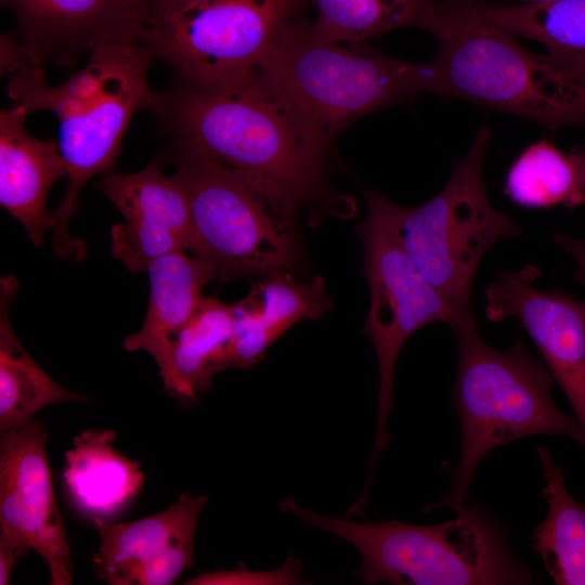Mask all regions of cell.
<instances>
[{
    "mask_svg": "<svg viewBox=\"0 0 585 585\" xmlns=\"http://www.w3.org/2000/svg\"><path fill=\"white\" fill-rule=\"evenodd\" d=\"M174 152L226 170L295 213L322 185L287 115L258 75L218 86L179 83L154 107Z\"/></svg>",
    "mask_w": 585,
    "mask_h": 585,
    "instance_id": "cell-1",
    "label": "cell"
},
{
    "mask_svg": "<svg viewBox=\"0 0 585 585\" xmlns=\"http://www.w3.org/2000/svg\"><path fill=\"white\" fill-rule=\"evenodd\" d=\"M257 75L322 171L343 127L421 92L433 93L435 84L432 62L408 63L364 43H330L298 17L285 27Z\"/></svg>",
    "mask_w": 585,
    "mask_h": 585,
    "instance_id": "cell-2",
    "label": "cell"
},
{
    "mask_svg": "<svg viewBox=\"0 0 585 585\" xmlns=\"http://www.w3.org/2000/svg\"><path fill=\"white\" fill-rule=\"evenodd\" d=\"M417 26L439 50L433 93L473 101L548 127L585 125V84L554 55L466 12L432 4Z\"/></svg>",
    "mask_w": 585,
    "mask_h": 585,
    "instance_id": "cell-3",
    "label": "cell"
},
{
    "mask_svg": "<svg viewBox=\"0 0 585 585\" xmlns=\"http://www.w3.org/2000/svg\"><path fill=\"white\" fill-rule=\"evenodd\" d=\"M282 509L352 544L361 555L354 574L367 584H533L530 570L510 551L499 524L467 500L453 520L417 525L398 519L353 522L328 517L283 497Z\"/></svg>",
    "mask_w": 585,
    "mask_h": 585,
    "instance_id": "cell-4",
    "label": "cell"
},
{
    "mask_svg": "<svg viewBox=\"0 0 585 585\" xmlns=\"http://www.w3.org/2000/svg\"><path fill=\"white\" fill-rule=\"evenodd\" d=\"M458 356L452 404L461 428V451L447 495L429 509L460 511L482 458L494 448L538 434L569 438L585 448L574 415L551 395L554 377L521 342L506 350L487 344L478 325L456 329Z\"/></svg>",
    "mask_w": 585,
    "mask_h": 585,
    "instance_id": "cell-5",
    "label": "cell"
},
{
    "mask_svg": "<svg viewBox=\"0 0 585 585\" xmlns=\"http://www.w3.org/2000/svg\"><path fill=\"white\" fill-rule=\"evenodd\" d=\"M490 138L483 125L446 185L427 203L403 207L384 196L403 248L465 324L477 323L470 295L482 258L496 243L522 231L489 199L482 165Z\"/></svg>",
    "mask_w": 585,
    "mask_h": 585,
    "instance_id": "cell-6",
    "label": "cell"
},
{
    "mask_svg": "<svg viewBox=\"0 0 585 585\" xmlns=\"http://www.w3.org/2000/svg\"><path fill=\"white\" fill-rule=\"evenodd\" d=\"M174 162L173 178L191 211L188 250L214 270L217 280L269 275L294 264L295 213L203 158L174 152Z\"/></svg>",
    "mask_w": 585,
    "mask_h": 585,
    "instance_id": "cell-7",
    "label": "cell"
},
{
    "mask_svg": "<svg viewBox=\"0 0 585 585\" xmlns=\"http://www.w3.org/2000/svg\"><path fill=\"white\" fill-rule=\"evenodd\" d=\"M367 217L358 225L364 248V274L370 299L364 334L378 361V421L369 467L389 443L388 421L393 407V374L405 341L421 327L443 322L453 332L465 324L445 298L428 282L403 248L385 209L384 195L366 193ZM477 324V323H474Z\"/></svg>",
    "mask_w": 585,
    "mask_h": 585,
    "instance_id": "cell-8",
    "label": "cell"
},
{
    "mask_svg": "<svg viewBox=\"0 0 585 585\" xmlns=\"http://www.w3.org/2000/svg\"><path fill=\"white\" fill-rule=\"evenodd\" d=\"M100 66L98 91L74 115L60 120L58 145L67 168V190L52 212L54 255L76 262L87 247L68 233L80 191L88 180L110 171L122 136L132 116L157 104L159 93L147 82V70L155 56L141 40L102 44L90 52Z\"/></svg>",
    "mask_w": 585,
    "mask_h": 585,
    "instance_id": "cell-9",
    "label": "cell"
},
{
    "mask_svg": "<svg viewBox=\"0 0 585 585\" xmlns=\"http://www.w3.org/2000/svg\"><path fill=\"white\" fill-rule=\"evenodd\" d=\"M308 0H209L159 24L141 41L180 80L218 86L257 74Z\"/></svg>",
    "mask_w": 585,
    "mask_h": 585,
    "instance_id": "cell-10",
    "label": "cell"
},
{
    "mask_svg": "<svg viewBox=\"0 0 585 585\" xmlns=\"http://www.w3.org/2000/svg\"><path fill=\"white\" fill-rule=\"evenodd\" d=\"M47 430L31 420L0 434V543L17 557L29 549L47 562L50 583L73 582L66 531L56 505L47 457Z\"/></svg>",
    "mask_w": 585,
    "mask_h": 585,
    "instance_id": "cell-11",
    "label": "cell"
},
{
    "mask_svg": "<svg viewBox=\"0 0 585 585\" xmlns=\"http://www.w3.org/2000/svg\"><path fill=\"white\" fill-rule=\"evenodd\" d=\"M535 264L499 273L485 288L486 320L516 318L532 338L585 434V300L535 285Z\"/></svg>",
    "mask_w": 585,
    "mask_h": 585,
    "instance_id": "cell-12",
    "label": "cell"
},
{
    "mask_svg": "<svg viewBox=\"0 0 585 585\" xmlns=\"http://www.w3.org/2000/svg\"><path fill=\"white\" fill-rule=\"evenodd\" d=\"M207 495L183 493L169 508L131 521L92 518L100 548L92 561L110 585H169L192 568L194 541Z\"/></svg>",
    "mask_w": 585,
    "mask_h": 585,
    "instance_id": "cell-13",
    "label": "cell"
},
{
    "mask_svg": "<svg viewBox=\"0 0 585 585\" xmlns=\"http://www.w3.org/2000/svg\"><path fill=\"white\" fill-rule=\"evenodd\" d=\"M96 187L123 217L110 229V250L131 272L147 271L157 258L188 250L187 197L173 176H165L157 164L133 173L109 171Z\"/></svg>",
    "mask_w": 585,
    "mask_h": 585,
    "instance_id": "cell-14",
    "label": "cell"
},
{
    "mask_svg": "<svg viewBox=\"0 0 585 585\" xmlns=\"http://www.w3.org/2000/svg\"><path fill=\"white\" fill-rule=\"evenodd\" d=\"M16 16L27 65L70 66L86 52L140 40L141 0H1Z\"/></svg>",
    "mask_w": 585,
    "mask_h": 585,
    "instance_id": "cell-15",
    "label": "cell"
},
{
    "mask_svg": "<svg viewBox=\"0 0 585 585\" xmlns=\"http://www.w3.org/2000/svg\"><path fill=\"white\" fill-rule=\"evenodd\" d=\"M28 112L15 103L0 114V204L40 247L43 234L54 227L46 208L52 185L67 177L58 142L38 140L24 128Z\"/></svg>",
    "mask_w": 585,
    "mask_h": 585,
    "instance_id": "cell-16",
    "label": "cell"
},
{
    "mask_svg": "<svg viewBox=\"0 0 585 585\" xmlns=\"http://www.w3.org/2000/svg\"><path fill=\"white\" fill-rule=\"evenodd\" d=\"M233 308L226 368H248L261 361L266 349L291 326L324 315L330 302L321 277L300 283L289 274L276 272L257 282Z\"/></svg>",
    "mask_w": 585,
    "mask_h": 585,
    "instance_id": "cell-17",
    "label": "cell"
},
{
    "mask_svg": "<svg viewBox=\"0 0 585 585\" xmlns=\"http://www.w3.org/2000/svg\"><path fill=\"white\" fill-rule=\"evenodd\" d=\"M147 272L151 291L145 321L139 332L123 340V348L148 352L166 382L170 340L194 314L204 298V287L217 275L208 263L183 251L157 258Z\"/></svg>",
    "mask_w": 585,
    "mask_h": 585,
    "instance_id": "cell-18",
    "label": "cell"
},
{
    "mask_svg": "<svg viewBox=\"0 0 585 585\" xmlns=\"http://www.w3.org/2000/svg\"><path fill=\"white\" fill-rule=\"evenodd\" d=\"M114 430H84L65 453L64 482L75 506L94 517L119 514L139 494L144 482L140 461L113 446Z\"/></svg>",
    "mask_w": 585,
    "mask_h": 585,
    "instance_id": "cell-19",
    "label": "cell"
},
{
    "mask_svg": "<svg viewBox=\"0 0 585 585\" xmlns=\"http://www.w3.org/2000/svg\"><path fill=\"white\" fill-rule=\"evenodd\" d=\"M16 291L14 276L1 280L0 431L25 427L38 411L50 404L86 399L52 379L16 338L9 321L10 304Z\"/></svg>",
    "mask_w": 585,
    "mask_h": 585,
    "instance_id": "cell-20",
    "label": "cell"
},
{
    "mask_svg": "<svg viewBox=\"0 0 585 585\" xmlns=\"http://www.w3.org/2000/svg\"><path fill=\"white\" fill-rule=\"evenodd\" d=\"M234 326L233 304L203 298L169 344V377L164 387L188 400L211 387L212 376L226 369Z\"/></svg>",
    "mask_w": 585,
    "mask_h": 585,
    "instance_id": "cell-21",
    "label": "cell"
},
{
    "mask_svg": "<svg viewBox=\"0 0 585 585\" xmlns=\"http://www.w3.org/2000/svg\"><path fill=\"white\" fill-rule=\"evenodd\" d=\"M548 509L535 528L533 547L557 585H585V502H576L568 492L562 468L548 448L538 446Z\"/></svg>",
    "mask_w": 585,
    "mask_h": 585,
    "instance_id": "cell-22",
    "label": "cell"
},
{
    "mask_svg": "<svg viewBox=\"0 0 585 585\" xmlns=\"http://www.w3.org/2000/svg\"><path fill=\"white\" fill-rule=\"evenodd\" d=\"M460 6L514 36L543 44L585 84V0Z\"/></svg>",
    "mask_w": 585,
    "mask_h": 585,
    "instance_id": "cell-23",
    "label": "cell"
},
{
    "mask_svg": "<svg viewBox=\"0 0 585 585\" xmlns=\"http://www.w3.org/2000/svg\"><path fill=\"white\" fill-rule=\"evenodd\" d=\"M504 192L525 208L577 207L585 203L581 155L562 152L542 139L528 146L510 166Z\"/></svg>",
    "mask_w": 585,
    "mask_h": 585,
    "instance_id": "cell-24",
    "label": "cell"
},
{
    "mask_svg": "<svg viewBox=\"0 0 585 585\" xmlns=\"http://www.w3.org/2000/svg\"><path fill=\"white\" fill-rule=\"evenodd\" d=\"M315 34L330 43L361 44L389 30L416 25L431 0H311Z\"/></svg>",
    "mask_w": 585,
    "mask_h": 585,
    "instance_id": "cell-25",
    "label": "cell"
},
{
    "mask_svg": "<svg viewBox=\"0 0 585 585\" xmlns=\"http://www.w3.org/2000/svg\"><path fill=\"white\" fill-rule=\"evenodd\" d=\"M301 563L289 557L277 569L255 572L245 568L232 571H216L197 575L187 582L194 585H286L301 584Z\"/></svg>",
    "mask_w": 585,
    "mask_h": 585,
    "instance_id": "cell-26",
    "label": "cell"
},
{
    "mask_svg": "<svg viewBox=\"0 0 585 585\" xmlns=\"http://www.w3.org/2000/svg\"><path fill=\"white\" fill-rule=\"evenodd\" d=\"M209 0H141L145 27L159 24Z\"/></svg>",
    "mask_w": 585,
    "mask_h": 585,
    "instance_id": "cell-27",
    "label": "cell"
},
{
    "mask_svg": "<svg viewBox=\"0 0 585 585\" xmlns=\"http://www.w3.org/2000/svg\"><path fill=\"white\" fill-rule=\"evenodd\" d=\"M552 239L573 258L577 265V277L585 284V240L562 233H555Z\"/></svg>",
    "mask_w": 585,
    "mask_h": 585,
    "instance_id": "cell-28",
    "label": "cell"
},
{
    "mask_svg": "<svg viewBox=\"0 0 585 585\" xmlns=\"http://www.w3.org/2000/svg\"><path fill=\"white\" fill-rule=\"evenodd\" d=\"M16 557V552L11 546L0 543V585L9 583Z\"/></svg>",
    "mask_w": 585,
    "mask_h": 585,
    "instance_id": "cell-29",
    "label": "cell"
},
{
    "mask_svg": "<svg viewBox=\"0 0 585 585\" xmlns=\"http://www.w3.org/2000/svg\"><path fill=\"white\" fill-rule=\"evenodd\" d=\"M507 1H512L515 2V4H537V3L557 1V0H507Z\"/></svg>",
    "mask_w": 585,
    "mask_h": 585,
    "instance_id": "cell-30",
    "label": "cell"
},
{
    "mask_svg": "<svg viewBox=\"0 0 585 585\" xmlns=\"http://www.w3.org/2000/svg\"><path fill=\"white\" fill-rule=\"evenodd\" d=\"M580 155H581L583 170H584V173H585V151L582 152Z\"/></svg>",
    "mask_w": 585,
    "mask_h": 585,
    "instance_id": "cell-31",
    "label": "cell"
}]
</instances>
